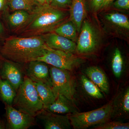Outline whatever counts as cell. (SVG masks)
<instances>
[{"label": "cell", "mask_w": 129, "mask_h": 129, "mask_svg": "<svg viewBox=\"0 0 129 129\" xmlns=\"http://www.w3.org/2000/svg\"><path fill=\"white\" fill-rule=\"evenodd\" d=\"M69 16V12L51 5L37 6L30 13L27 21L18 29L22 37L40 36L53 32Z\"/></svg>", "instance_id": "6da1fadb"}, {"label": "cell", "mask_w": 129, "mask_h": 129, "mask_svg": "<svg viewBox=\"0 0 129 129\" xmlns=\"http://www.w3.org/2000/svg\"><path fill=\"white\" fill-rule=\"evenodd\" d=\"M48 48L41 36L9 38L0 46V55L16 63H28L44 55Z\"/></svg>", "instance_id": "7a4b0ae2"}, {"label": "cell", "mask_w": 129, "mask_h": 129, "mask_svg": "<svg viewBox=\"0 0 129 129\" xmlns=\"http://www.w3.org/2000/svg\"><path fill=\"white\" fill-rule=\"evenodd\" d=\"M12 106L35 117L43 110L44 105L40 100L34 83L27 76L24 77Z\"/></svg>", "instance_id": "3957f363"}, {"label": "cell", "mask_w": 129, "mask_h": 129, "mask_svg": "<svg viewBox=\"0 0 129 129\" xmlns=\"http://www.w3.org/2000/svg\"><path fill=\"white\" fill-rule=\"evenodd\" d=\"M113 101L95 110L69 114L71 126L75 129H85L109 121L112 117Z\"/></svg>", "instance_id": "277c9868"}, {"label": "cell", "mask_w": 129, "mask_h": 129, "mask_svg": "<svg viewBox=\"0 0 129 129\" xmlns=\"http://www.w3.org/2000/svg\"><path fill=\"white\" fill-rule=\"evenodd\" d=\"M76 44V52L79 54L94 52L101 41L99 31L90 21L85 19L82 23Z\"/></svg>", "instance_id": "5b68a950"}, {"label": "cell", "mask_w": 129, "mask_h": 129, "mask_svg": "<svg viewBox=\"0 0 129 129\" xmlns=\"http://www.w3.org/2000/svg\"><path fill=\"white\" fill-rule=\"evenodd\" d=\"M51 88L56 96L63 95L73 101L74 95V85L73 78L68 70L52 66L49 69Z\"/></svg>", "instance_id": "8992f818"}, {"label": "cell", "mask_w": 129, "mask_h": 129, "mask_svg": "<svg viewBox=\"0 0 129 129\" xmlns=\"http://www.w3.org/2000/svg\"><path fill=\"white\" fill-rule=\"evenodd\" d=\"M36 60L44 62L53 67L71 71L84 61L81 58L74 54L48 48L46 53Z\"/></svg>", "instance_id": "52a82bcc"}, {"label": "cell", "mask_w": 129, "mask_h": 129, "mask_svg": "<svg viewBox=\"0 0 129 129\" xmlns=\"http://www.w3.org/2000/svg\"><path fill=\"white\" fill-rule=\"evenodd\" d=\"M5 104L7 128L27 129L35 124V117L17 110L12 106Z\"/></svg>", "instance_id": "ba28073f"}, {"label": "cell", "mask_w": 129, "mask_h": 129, "mask_svg": "<svg viewBox=\"0 0 129 129\" xmlns=\"http://www.w3.org/2000/svg\"><path fill=\"white\" fill-rule=\"evenodd\" d=\"M103 22L105 28L111 34L124 36L129 31V20L126 15L117 12L106 13Z\"/></svg>", "instance_id": "9c48e42d"}, {"label": "cell", "mask_w": 129, "mask_h": 129, "mask_svg": "<svg viewBox=\"0 0 129 129\" xmlns=\"http://www.w3.org/2000/svg\"><path fill=\"white\" fill-rule=\"evenodd\" d=\"M45 129H69L71 125L68 115H63L43 109L36 116Z\"/></svg>", "instance_id": "30bf717a"}, {"label": "cell", "mask_w": 129, "mask_h": 129, "mask_svg": "<svg viewBox=\"0 0 129 129\" xmlns=\"http://www.w3.org/2000/svg\"><path fill=\"white\" fill-rule=\"evenodd\" d=\"M3 59L0 70V77L8 81L17 91L23 80L22 71L15 62Z\"/></svg>", "instance_id": "8fae6325"}, {"label": "cell", "mask_w": 129, "mask_h": 129, "mask_svg": "<svg viewBox=\"0 0 129 129\" xmlns=\"http://www.w3.org/2000/svg\"><path fill=\"white\" fill-rule=\"evenodd\" d=\"M27 76L34 82H41L51 87L50 70L47 63L39 60L28 63Z\"/></svg>", "instance_id": "7c38bea8"}, {"label": "cell", "mask_w": 129, "mask_h": 129, "mask_svg": "<svg viewBox=\"0 0 129 129\" xmlns=\"http://www.w3.org/2000/svg\"><path fill=\"white\" fill-rule=\"evenodd\" d=\"M41 36L47 46L50 48L72 54L76 52V42L71 40L53 32L45 34Z\"/></svg>", "instance_id": "4fadbf2b"}, {"label": "cell", "mask_w": 129, "mask_h": 129, "mask_svg": "<svg viewBox=\"0 0 129 129\" xmlns=\"http://www.w3.org/2000/svg\"><path fill=\"white\" fill-rule=\"evenodd\" d=\"M69 7L70 19L73 22L79 33L83 22L87 16V1L72 0Z\"/></svg>", "instance_id": "5bb4252c"}, {"label": "cell", "mask_w": 129, "mask_h": 129, "mask_svg": "<svg viewBox=\"0 0 129 129\" xmlns=\"http://www.w3.org/2000/svg\"><path fill=\"white\" fill-rule=\"evenodd\" d=\"M72 101L63 95L58 94L52 103L43 109L58 114L72 113L76 111Z\"/></svg>", "instance_id": "9a60e30c"}, {"label": "cell", "mask_w": 129, "mask_h": 129, "mask_svg": "<svg viewBox=\"0 0 129 129\" xmlns=\"http://www.w3.org/2000/svg\"><path fill=\"white\" fill-rule=\"evenodd\" d=\"M86 75L103 92L108 94L109 85L104 72L100 68L95 66L88 68L85 71Z\"/></svg>", "instance_id": "2e32d148"}, {"label": "cell", "mask_w": 129, "mask_h": 129, "mask_svg": "<svg viewBox=\"0 0 129 129\" xmlns=\"http://www.w3.org/2000/svg\"><path fill=\"white\" fill-rule=\"evenodd\" d=\"M34 83L44 107L50 105L55 100L57 97L50 86L41 82Z\"/></svg>", "instance_id": "e0dca14e"}, {"label": "cell", "mask_w": 129, "mask_h": 129, "mask_svg": "<svg viewBox=\"0 0 129 129\" xmlns=\"http://www.w3.org/2000/svg\"><path fill=\"white\" fill-rule=\"evenodd\" d=\"M113 115L117 111L119 115H128L129 113V89L127 88L113 101ZM112 115V117H113Z\"/></svg>", "instance_id": "ac0fdd59"}, {"label": "cell", "mask_w": 129, "mask_h": 129, "mask_svg": "<svg viewBox=\"0 0 129 129\" xmlns=\"http://www.w3.org/2000/svg\"><path fill=\"white\" fill-rule=\"evenodd\" d=\"M53 32L75 42L78 40L76 25L70 19L58 26Z\"/></svg>", "instance_id": "d6986e66"}, {"label": "cell", "mask_w": 129, "mask_h": 129, "mask_svg": "<svg viewBox=\"0 0 129 129\" xmlns=\"http://www.w3.org/2000/svg\"><path fill=\"white\" fill-rule=\"evenodd\" d=\"M30 13L23 10H17L8 15L7 21L11 28L18 29L21 27L26 22Z\"/></svg>", "instance_id": "ffe728a7"}, {"label": "cell", "mask_w": 129, "mask_h": 129, "mask_svg": "<svg viewBox=\"0 0 129 129\" xmlns=\"http://www.w3.org/2000/svg\"><path fill=\"white\" fill-rule=\"evenodd\" d=\"M17 91L10 83L0 77V96L4 103L12 106Z\"/></svg>", "instance_id": "44dd1931"}, {"label": "cell", "mask_w": 129, "mask_h": 129, "mask_svg": "<svg viewBox=\"0 0 129 129\" xmlns=\"http://www.w3.org/2000/svg\"><path fill=\"white\" fill-rule=\"evenodd\" d=\"M37 6L32 0H9L8 8L12 12L23 10L30 13Z\"/></svg>", "instance_id": "7402d4cb"}, {"label": "cell", "mask_w": 129, "mask_h": 129, "mask_svg": "<svg viewBox=\"0 0 129 129\" xmlns=\"http://www.w3.org/2000/svg\"><path fill=\"white\" fill-rule=\"evenodd\" d=\"M81 81L84 89L88 94L97 99H101L103 98V95L98 87L86 76L82 75Z\"/></svg>", "instance_id": "603a6c76"}, {"label": "cell", "mask_w": 129, "mask_h": 129, "mask_svg": "<svg viewBox=\"0 0 129 129\" xmlns=\"http://www.w3.org/2000/svg\"><path fill=\"white\" fill-rule=\"evenodd\" d=\"M123 64V61L121 52L118 48H116L113 57L112 67L113 73L117 78H119L121 76Z\"/></svg>", "instance_id": "cb8c5ba5"}, {"label": "cell", "mask_w": 129, "mask_h": 129, "mask_svg": "<svg viewBox=\"0 0 129 129\" xmlns=\"http://www.w3.org/2000/svg\"><path fill=\"white\" fill-rule=\"evenodd\" d=\"M94 129H129L128 123H124L120 122L113 121L108 122L95 125Z\"/></svg>", "instance_id": "d4e9b609"}, {"label": "cell", "mask_w": 129, "mask_h": 129, "mask_svg": "<svg viewBox=\"0 0 129 129\" xmlns=\"http://www.w3.org/2000/svg\"><path fill=\"white\" fill-rule=\"evenodd\" d=\"M87 7L93 12L100 11L103 0H86Z\"/></svg>", "instance_id": "484cf974"}, {"label": "cell", "mask_w": 129, "mask_h": 129, "mask_svg": "<svg viewBox=\"0 0 129 129\" xmlns=\"http://www.w3.org/2000/svg\"><path fill=\"white\" fill-rule=\"evenodd\" d=\"M72 0H52L51 6L61 9L69 7Z\"/></svg>", "instance_id": "4316f807"}, {"label": "cell", "mask_w": 129, "mask_h": 129, "mask_svg": "<svg viewBox=\"0 0 129 129\" xmlns=\"http://www.w3.org/2000/svg\"><path fill=\"white\" fill-rule=\"evenodd\" d=\"M112 5L117 9L122 10L129 9V0H115Z\"/></svg>", "instance_id": "83f0119b"}, {"label": "cell", "mask_w": 129, "mask_h": 129, "mask_svg": "<svg viewBox=\"0 0 129 129\" xmlns=\"http://www.w3.org/2000/svg\"><path fill=\"white\" fill-rule=\"evenodd\" d=\"M9 0H0V14L8 8Z\"/></svg>", "instance_id": "f1b7e54d"}, {"label": "cell", "mask_w": 129, "mask_h": 129, "mask_svg": "<svg viewBox=\"0 0 129 129\" xmlns=\"http://www.w3.org/2000/svg\"><path fill=\"white\" fill-rule=\"evenodd\" d=\"M115 0H103L100 10H103L108 8L112 5Z\"/></svg>", "instance_id": "f546056e"}, {"label": "cell", "mask_w": 129, "mask_h": 129, "mask_svg": "<svg viewBox=\"0 0 129 129\" xmlns=\"http://www.w3.org/2000/svg\"><path fill=\"white\" fill-rule=\"evenodd\" d=\"M5 32V27L1 21H0V39L3 36Z\"/></svg>", "instance_id": "4dcf8cb0"}, {"label": "cell", "mask_w": 129, "mask_h": 129, "mask_svg": "<svg viewBox=\"0 0 129 129\" xmlns=\"http://www.w3.org/2000/svg\"><path fill=\"white\" fill-rule=\"evenodd\" d=\"M36 3V5L38 6L40 5H45V4H47L45 0H32Z\"/></svg>", "instance_id": "1f68e13d"}, {"label": "cell", "mask_w": 129, "mask_h": 129, "mask_svg": "<svg viewBox=\"0 0 129 129\" xmlns=\"http://www.w3.org/2000/svg\"><path fill=\"white\" fill-rule=\"evenodd\" d=\"M6 128V124L5 122L1 119H0V129H5Z\"/></svg>", "instance_id": "d6a6232c"}, {"label": "cell", "mask_w": 129, "mask_h": 129, "mask_svg": "<svg viewBox=\"0 0 129 129\" xmlns=\"http://www.w3.org/2000/svg\"><path fill=\"white\" fill-rule=\"evenodd\" d=\"M47 4L48 5H51L52 3V0H45Z\"/></svg>", "instance_id": "836d02e7"}, {"label": "cell", "mask_w": 129, "mask_h": 129, "mask_svg": "<svg viewBox=\"0 0 129 129\" xmlns=\"http://www.w3.org/2000/svg\"><path fill=\"white\" fill-rule=\"evenodd\" d=\"M1 63H0V70H1Z\"/></svg>", "instance_id": "e575fe53"}]
</instances>
